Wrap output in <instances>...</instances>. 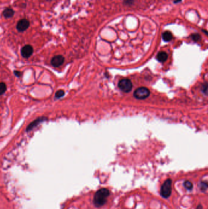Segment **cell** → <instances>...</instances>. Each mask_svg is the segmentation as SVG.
I'll list each match as a JSON object with an SVG mask.
<instances>
[{"label": "cell", "mask_w": 208, "mask_h": 209, "mask_svg": "<svg viewBox=\"0 0 208 209\" xmlns=\"http://www.w3.org/2000/svg\"><path fill=\"white\" fill-rule=\"evenodd\" d=\"M30 26V21L26 19H22L20 20L17 23L16 29L19 32L25 31Z\"/></svg>", "instance_id": "5"}, {"label": "cell", "mask_w": 208, "mask_h": 209, "mask_svg": "<svg viewBox=\"0 0 208 209\" xmlns=\"http://www.w3.org/2000/svg\"><path fill=\"white\" fill-rule=\"evenodd\" d=\"M6 91V85L4 83H0V95L3 94Z\"/></svg>", "instance_id": "14"}, {"label": "cell", "mask_w": 208, "mask_h": 209, "mask_svg": "<svg viewBox=\"0 0 208 209\" xmlns=\"http://www.w3.org/2000/svg\"><path fill=\"white\" fill-rule=\"evenodd\" d=\"M15 14V11L11 7H7L3 12V15L5 19H11L14 17Z\"/></svg>", "instance_id": "8"}, {"label": "cell", "mask_w": 208, "mask_h": 209, "mask_svg": "<svg viewBox=\"0 0 208 209\" xmlns=\"http://www.w3.org/2000/svg\"><path fill=\"white\" fill-rule=\"evenodd\" d=\"M64 58L62 55H56L52 58L51 59V64L53 65L54 67H58L64 63Z\"/></svg>", "instance_id": "7"}, {"label": "cell", "mask_w": 208, "mask_h": 209, "mask_svg": "<svg viewBox=\"0 0 208 209\" xmlns=\"http://www.w3.org/2000/svg\"><path fill=\"white\" fill-rule=\"evenodd\" d=\"M199 186H200V190H201V192H204L205 193V192H206L207 189L208 184H207V183L206 182H201Z\"/></svg>", "instance_id": "13"}, {"label": "cell", "mask_w": 208, "mask_h": 209, "mask_svg": "<svg viewBox=\"0 0 208 209\" xmlns=\"http://www.w3.org/2000/svg\"><path fill=\"white\" fill-rule=\"evenodd\" d=\"M183 185L184 186V188L186 190H187L189 191H192L193 190V186L192 183L191 182L189 181V180H185V181H184V184H183Z\"/></svg>", "instance_id": "12"}, {"label": "cell", "mask_w": 208, "mask_h": 209, "mask_svg": "<svg viewBox=\"0 0 208 209\" xmlns=\"http://www.w3.org/2000/svg\"><path fill=\"white\" fill-rule=\"evenodd\" d=\"M172 181L170 178H168L163 183L160 191V194L163 198L167 199L172 194Z\"/></svg>", "instance_id": "2"}, {"label": "cell", "mask_w": 208, "mask_h": 209, "mask_svg": "<svg viewBox=\"0 0 208 209\" xmlns=\"http://www.w3.org/2000/svg\"><path fill=\"white\" fill-rule=\"evenodd\" d=\"M191 37L192 39V40L194 41L195 42H198L201 39V36L198 33H195L192 34Z\"/></svg>", "instance_id": "15"}, {"label": "cell", "mask_w": 208, "mask_h": 209, "mask_svg": "<svg viewBox=\"0 0 208 209\" xmlns=\"http://www.w3.org/2000/svg\"><path fill=\"white\" fill-rule=\"evenodd\" d=\"M181 1V0H176V1H174V3H178V2Z\"/></svg>", "instance_id": "20"}, {"label": "cell", "mask_w": 208, "mask_h": 209, "mask_svg": "<svg viewBox=\"0 0 208 209\" xmlns=\"http://www.w3.org/2000/svg\"><path fill=\"white\" fill-rule=\"evenodd\" d=\"M162 39L165 42H169L170 41L173 39V35L171 32L170 31H166L163 33L162 34Z\"/></svg>", "instance_id": "11"}, {"label": "cell", "mask_w": 208, "mask_h": 209, "mask_svg": "<svg viewBox=\"0 0 208 209\" xmlns=\"http://www.w3.org/2000/svg\"><path fill=\"white\" fill-rule=\"evenodd\" d=\"M64 94H65V92L63 91V90H59L58 91H57L56 93V95L55 96L56 98H60L63 97L64 95Z\"/></svg>", "instance_id": "16"}, {"label": "cell", "mask_w": 208, "mask_h": 209, "mask_svg": "<svg viewBox=\"0 0 208 209\" xmlns=\"http://www.w3.org/2000/svg\"><path fill=\"white\" fill-rule=\"evenodd\" d=\"M134 3V0H123V3L125 5H132Z\"/></svg>", "instance_id": "17"}, {"label": "cell", "mask_w": 208, "mask_h": 209, "mask_svg": "<svg viewBox=\"0 0 208 209\" xmlns=\"http://www.w3.org/2000/svg\"><path fill=\"white\" fill-rule=\"evenodd\" d=\"M119 88L125 93H129L132 90V83L131 81L128 79V78H124V79L119 81L118 83Z\"/></svg>", "instance_id": "4"}, {"label": "cell", "mask_w": 208, "mask_h": 209, "mask_svg": "<svg viewBox=\"0 0 208 209\" xmlns=\"http://www.w3.org/2000/svg\"><path fill=\"white\" fill-rule=\"evenodd\" d=\"M45 1H48V2H50V1H53V0H45Z\"/></svg>", "instance_id": "21"}, {"label": "cell", "mask_w": 208, "mask_h": 209, "mask_svg": "<svg viewBox=\"0 0 208 209\" xmlns=\"http://www.w3.org/2000/svg\"><path fill=\"white\" fill-rule=\"evenodd\" d=\"M44 120H45V118H44V117H42V118H39V119H38L36 120L35 121H34L33 122H32L28 127V128H27V131H29V130H31L34 127H35L36 125H37L38 124L40 123L42 121H43Z\"/></svg>", "instance_id": "10"}, {"label": "cell", "mask_w": 208, "mask_h": 209, "mask_svg": "<svg viewBox=\"0 0 208 209\" xmlns=\"http://www.w3.org/2000/svg\"><path fill=\"white\" fill-rule=\"evenodd\" d=\"M150 90L145 87H140L137 88L134 93V96L137 99L143 100L148 98L150 96Z\"/></svg>", "instance_id": "3"}, {"label": "cell", "mask_w": 208, "mask_h": 209, "mask_svg": "<svg viewBox=\"0 0 208 209\" xmlns=\"http://www.w3.org/2000/svg\"><path fill=\"white\" fill-rule=\"evenodd\" d=\"M196 209H203V206L201 205V204H199V205L197 207Z\"/></svg>", "instance_id": "19"}, {"label": "cell", "mask_w": 208, "mask_h": 209, "mask_svg": "<svg viewBox=\"0 0 208 209\" xmlns=\"http://www.w3.org/2000/svg\"><path fill=\"white\" fill-rule=\"evenodd\" d=\"M15 75H17V76H18V77H20V72H18V71H15Z\"/></svg>", "instance_id": "18"}, {"label": "cell", "mask_w": 208, "mask_h": 209, "mask_svg": "<svg viewBox=\"0 0 208 209\" xmlns=\"http://www.w3.org/2000/svg\"><path fill=\"white\" fill-rule=\"evenodd\" d=\"M33 47L31 45H26L21 48V55L25 58H28L33 53Z\"/></svg>", "instance_id": "6"}, {"label": "cell", "mask_w": 208, "mask_h": 209, "mask_svg": "<svg viewBox=\"0 0 208 209\" xmlns=\"http://www.w3.org/2000/svg\"><path fill=\"white\" fill-rule=\"evenodd\" d=\"M168 58V55L165 51H161L158 53L156 56V59L158 61L161 63L165 62Z\"/></svg>", "instance_id": "9"}, {"label": "cell", "mask_w": 208, "mask_h": 209, "mask_svg": "<svg viewBox=\"0 0 208 209\" xmlns=\"http://www.w3.org/2000/svg\"><path fill=\"white\" fill-rule=\"evenodd\" d=\"M110 195L109 190L103 188L98 190L96 193H95L93 197V204L96 207H101L105 205L107 202V198Z\"/></svg>", "instance_id": "1"}]
</instances>
